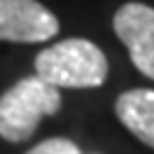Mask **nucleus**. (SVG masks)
Returning <instances> with one entry per match:
<instances>
[{"label":"nucleus","instance_id":"nucleus-3","mask_svg":"<svg viewBox=\"0 0 154 154\" xmlns=\"http://www.w3.org/2000/svg\"><path fill=\"white\" fill-rule=\"evenodd\" d=\"M59 32V20L37 0H0V39L3 42H47Z\"/></svg>","mask_w":154,"mask_h":154},{"label":"nucleus","instance_id":"nucleus-5","mask_svg":"<svg viewBox=\"0 0 154 154\" xmlns=\"http://www.w3.org/2000/svg\"><path fill=\"white\" fill-rule=\"evenodd\" d=\"M115 115L140 142L154 149V91L134 88L122 93L115 103Z\"/></svg>","mask_w":154,"mask_h":154},{"label":"nucleus","instance_id":"nucleus-6","mask_svg":"<svg viewBox=\"0 0 154 154\" xmlns=\"http://www.w3.org/2000/svg\"><path fill=\"white\" fill-rule=\"evenodd\" d=\"M27 154H81V152L73 142H69L64 137H51V140H44L37 147H32Z\"/></svg>","mask_w":154,"mask_h":154},{"label":"nucleus","instance_id":"nucleus-2","mask_svg":"<svg viewBox=\"0 0 154 154\" xmlns=\"http://www.w3.org/2000/svg\"><path fill=\"white\" fill-rule=\"evenodd\" d=\"M59 110V88L49 86L39 76H27L0 98V137L8 142H25L34 134L42 118L56 115Z\"/></svg>","mask_w":154,"mask_h":154},{"label":"nucleus","instance_id":"nucleus-1","mask_svg":"<svg viewBox=\"0 0 154 154\" xmlns=\"http://www.w3.org/2000/svg\"><path fill=\"white\" fill-rule=\"evenodd\" d=\"M34 71L54 88H98L108 79V59L88 39H64L37 54Z\"/></svg>","mask_w":154,"mask_h":154},{"label":"nucleus","instance_id":"nucleus-4","mask_svg":"<svg viewBox=\"0 0 154 154\" xmlns=\"http://www.w3.org/2000/svg\"><path fill=\"white\" fill-rule=\"evenodd\" d=\"M112 29L127 47L132 64L154 79V8L144 3H125L112 17Z\"/></svg>","mask_w":154,"mask_h":154}]
</instances>
